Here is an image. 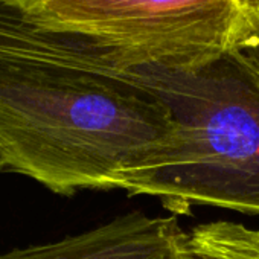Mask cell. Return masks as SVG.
<instances>
[{
  "instance_id": "cell-1",
  "label": "cell",
  "mask_w": 259,
  "mask_h": 259,
  "mask_svg": "<svg viewBox=\"0 0 259 259\" xmlns=\"http://www.w3.org/2000/svg\"><path fill=\"white\" fill-rule=\"evenodd\" d=\"M172 132L159 99L79 67L57 28L0 0V172L64 197L119 189Z\"/></svg>"
},
{
  "instance_id": "cell-2",
  "label": "cell",
  "mask_w": 259,
  "mask_h": 259,
  "mask_svg": "<svg viewBox=\"0 0 259 259\" xmlns=\"http://www.w3.org/2000/svg\"><path fill=\"white\" fill-rule=\"evenodd\" d=\"M171 113L169 141L126 171L119 189L171 210L209 204L259 213V79L233 52L194 69L116 75Z\"/></svg>"
},
{
  "instance_id": "cell-3",
  "label": "cell",
  "mask_w": 259,
  "mask_h": 259,
  "mask_svg": "<svg viewBox=\"0 0 259 259\" xmlns=\"http://www.w3.org/2000/svg\"><path fill=\"white\" fill-rule=\"evenodd\" d=\"M79 66L105 76L200 67L259 34V0H26Z\"/></svg>"
},
{
  "instance_id": "cell-4",
  "label": "cell",
  "mask_w": 259,
  "mask_h": 259,
  "mask_svg": "<svg viewBox=\"0 0 259 259\" xmlns=\"http://www.w3.org/2000/svg\"><path fill=\"white\" fill-rule=\"evenodd\" d=\"M0 259H197L176 217L130 212L60 241L13 248Z\"/></svg>"
},
{
  "instance_id": "cell-5",
  "label": "cell",
  "mask_w": 259,
  "mask_h": 259,
  "mask_svg": "<svg viewBox=\"0 0 259 259\" xmlns=\"http://www.w3.org/2000/svg\"><path fill=\"white\" fill-rule=\"evenodd\" d=\"M197 259H259V230L230 221L197 226L189 233Z\"/></svg>"
},
{
  "instance_id": "cell-6",
  "label": "cell",
  "mask_w": 259,
  "mask_h": 259,
  "mask_svg": "<svg viewBox=\"0 0 259 259\" xmlns=\"http://www.w3.org/2000/svg\"><path fill=\"white\" fill-rule=\"evenodd\" d=\"M236 54L241 57V60L250 67V70L259 79V34L245 46H242Z\"/></svg>"
}]
</instances>
